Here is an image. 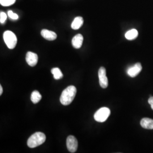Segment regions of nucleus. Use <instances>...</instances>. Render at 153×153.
<instances>
[{
    "label": "nucleus",
    "instance_id": "nucleus-1",
    "mask_svg": "<svg viewBox=\"0 0 153 153\" xmlns=\"http://www.w3.org/2000/svg\"><path fill=\"white\" fill-rule=\"evenodd\" d=\"M76 93V88L74 86H69L66 88L61 95V103L64 105L71 104L75 98Z\"/></svg>",
    "mask_w": 153,
    "mask_h": 153
},
{
    "label": "nucleus",
    "instance_id": "nucleus-2",
    "mask_svg": "<svg viewBox=\"0 0 153 153\" xmlns=\"http://www.w3.org/2000/svg\"><path fill=\"white\" fill-rule=\"evenodd\" d=\"M45 135L42 132H36L28 139L27 145L29 148H34L42 145L45 141Z\"/></svg>",
    "mask_w": 153,
    "mask_h": 153
},
{
    "label": "nucleus",
    "instance_id": "nucleus-3",
    "mask_svg": "<svg viewBox=\"0 0 153 153\" xmlns=\"http://www.w3.org/2000/svg\"><path fill=\"white\" fill-rule=\"evenodd\" d=\"M4 40L9 49H14L17 43V38L11 31H6L3 35Z\"/></svg>",
    "mask_w": 153,
    "mask_h": 153
},
{
    "label": "nucleus",
    "instance_id": "nucleus-4",
    "mask_svg": "<svg viewBox=\"0 0 153 153\" xmlns=\"http://www.w3.org/2000/svg\"><path fill=\"white\" fill-rule=\"evenodd\" d=\"M111 114L110 109L107 107H102L98 109L94 114V119L99 123H103L108 119Z\"/></svg>",
    "mask_w": 153,
    "mask_h": 153
},
{
    "label": "nucleus",
    "instance_id": "nucleus-5",
    "mask_svg": "<svg viewBox=\"0 0 153 153\" xmlns=\"http://www.w3.org/2000/svg\"><path fill=\"white\" fill-rule=\"evenodd\" d=\"M99 84L101 88H105L108 86V78L106 76V70L104 67L100 68L98 71Z\"/></svg>",
    "mask_w": 153,
    "mask_h": 153
},
{
    "label": "nucleus",
    "instance_id": "nucleus-6",
    "mask_svg": "<svg viewBox=\"0 0 153 153\" xmlns=\"http://www.w3.org/2000/svg\"><path fill=\"white\" fill-rule=\"evenodd\" d=\"M66 146L71 153H75L78 148V141L76 138L73 136H69L66 139Z\"/></svg>",
    "mask_w": 153,
    "mask_h": 153
},
{
    "label": "nucleus",
    "instance_id": "nucleus-7",
    "mask_svg": "<svg viewBox=\"0 0 153 153\" xmlns=\"http://www.w3.org/2000/svg\"><path fill=\"white\" fill-rule=\"evenodd\" d=\"M26 60L28 65L33 67L38 63V56L35 53L28 52L26 56Z\"/></svg>",
    "mask_w": 153,
    "mask_h": 153
},
{
    "label": "nucleus",
    "instance_id": "nucleus-8",
    "mask_svg": "<svg viewBox=\"0 0 153 153\" xmlns=\"http://www.w3.org/2000/svg\"><path fill=\"white\" fill-rule=\"evenodd\" d=\"M142 65L140 62L135 64L132 66H131L127 71V73L131 78H134L141 72L142 70Z\"/></svg>",
    "mask_w": 153,
    "mask_h": 153
},
{
    "label": "nucleus",
    "instance_id": "nucleus-9",
    "mask_svg": "<svg viewBox=\"0 0 153 153\" xmlns=\"http://www.w3.org/2000/svg\"><path fill=\"white\" fill-rule=\"evenodd\" d=\"M42 36L46 40H48L49 41H53L55 40L57 38V34L52 31H49L47 29L42 30L41 31Z\"/></svg>",
    "mask_w": 153,
    "mask_h": 153
},
{
    "label": "nucleus",
    "instance_id": "nucleus-10",
    "mask_svg": "<svg viewBox=\"0 0 153 153\" xmlns=\"http://www.w3.org/2000/svg\"><path fill=\"white\" fill-rule=\"evenodd\" d=\"M83 41V37L81 34H77L73 37L71 41V43L73 47L76 49H79L82 47Z\"/></svg>",
    "mask_w": 153,
    "mask_h": 153
},
{
    "label": "nucleus",
    "instance_id": "nucleus-11",
    "mask_svg": "<svg viewBox=\"0 0 153 153\" xmlns=\"http://www.w3.org/2000/svg\"><path fill=\"white\" fill-rule=\"evenodd\" d=\"M141 126L146 129H153V119L149 118H143L140 122Z\"/></svg>",
    "mask_w": 153,
    "mask_h": 153
},
{
    "label": "nucleus",
    "instance_id": "nucleus-12",
    "mask_svg": "<svg viewBox=\"0 0 153 153\" xmlns=\"http://www.w3.org/2000/svg\"><path fill=\"white\" fill-rule=\"evenodd\" d=\"M83 23V19L81 16H77L74 18L71 25V28L73 30H78L82 26Z\"/></svg>",
    "mask_w": 153,
    "mask_h": 153
},
{
    "label": "nucleus",
    "instance_id": "nucleus-13",
    "mask_svg": "<svg viewBox=\"0 0 153 153\" xmlns=\"http://www.w3.org/2000/svg\"><path fill=\"white\" fill-rule=\"evenodd\" d=\"M138 33L137 30L131 29L126 33L125 34V37L126 39L129 40H132L136 38L138 36Z\"/></svg>",
    "mask_w": 153,
    "mask_h": 153
},
{
    "label": "nucleus",
    "instance_id": "nucleus-14",
    "mask_svg": "<svg viewBox=\"0 0 153 153\" xmlns=\"http://www.w3.org/2000/svg\"><path fill=\"white\" fill-rule=\"evenodd\" d=\"M42 99V95L38 91H33L31 95V100L33 103L36 104Z\"/></svg>",
    "mask_w": 153,
    "mask_h": 153
},
{
    "label": "nucleus",
    "instance_id": "nucleus-15",
    "mask_svg": "<svg viewBox=\"0 0 153 153\" xmlns=\"http://www.w3.org/2000/svg\"><path fill=\"white\" fill-rule=\"evenodd\" d=\"M51 73L53 74L55 79H60L63 77V74L60 71V69L58 68H52L51 70Z\"/></svg>",
    "mask_w": 153,
    "mask_h": 153
},
{
    "label": "nucleus",
    "instance_id": "nucleus-16",
    "mask_svg": "<svg viewBox=\"0 0 153 153\" xmlns=\"http://www.w3.org/2000/svg\"><path fill=\"white\" fill-rule=\"evenodd\" d=\"M16 0H0V4L3 6H9L13 5Z\"/></svg>",
    "mask_w": 153,
    "mask_h": 153
},
{
    "label": "nucleus",
    "instance_id": "nucleus-17",
    "mask_svg": "<svg viewBox=\"0 0 153 153\" xmlns=\"http://www.w3.org/2000/svg\"><path fill=\"white\" fill-rule=\"evenodd\" d=\"M7 15L8 16H9L11 19H13V20H17L18 19V16L13 13V11H11V10H9L7 12Z\"/></svg>",
    "mask_w": 153,
    "mask_h": 153
},
{
    "label": "nucleus",
    "instance_id": "nucleus-18",
    "mask_svg": "<svg viewBox=\"0 0 153 153\" xmlns=\"http://www.w3.org/2000/svg\"><path fill=\"white\" fill-rule=\"evenodd\" d=\"M7 19V16L4 12L0 13V22L1 24L4 23Z\"/></svg>",
    "mask_w": 153,
    "mask_h": 153
},
{
    "label": "nucleus",
    "instance_id": "nucleus-19",
    "mask_svg": "<svg viewBox=\"0 0 153 153\" xmlns=\"http://www.w3.org/2000/svg\"><path fill=\"white\" fill-rule=\"evenodd\" d=\"M148 102L149 104H150L151 108L153 110V97H151L149 99Z\"/></svg>",
    "mask_w": 153,
    "mask_h": 153
},
{
    "label": "nucleus",
    "instance_id": "nucleus-20",
    "mask_svg": "<svg viewBox=\"0 0 153 153\" xmlns=\"http://www.w3.org/2000/svg\"><path fill=\"white\" fill-rule=\"evenodd\" d=\"M2 93H3V88H2V86L0 85V95H1L2 94Z\"/></svg>",
    "mask_w": 153,
    "mask_h": 153
}]
</instances>
